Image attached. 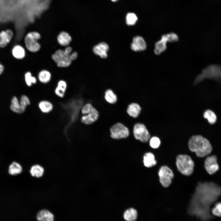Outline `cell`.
<instances>
[{
    "mask_svg": "<svg viewBox=\"0 0 221 221\" xmlns=\"http://www.w3.org/2000/svg\"><path fill=\"white\" fill-rule=\"evenodd\" d=\"M64 50L67 54L70 55L71 53L72 48L70 46H67L65 48Z\"/></svg>",
    "mask_w": 221,
    "mask_h": 221,
    "instance_id": "d590c367",
    "label": "cell"
},
{
    "mask_svg": "<svg viewBox=\"0 0 221 221\" xmlns=\"http://www.w3.org/2000/svg\"><path fill=\"white\" fill-rule=\"evenodd\" d=\"M176 164L179 171L184 175L189 176L193 172L194 163L191 158L188 155H178L176 157Z\"/></svg>",
    "mask_w": 221,
    "mask_h": 221,
    "instance_id": "277c9868",
    "label": "cell"
},
{
    "mask_svg": "<svg viewBox=\"0 0 221 221\" xmlns=\"http://www.w3.org/2000/svg\"><path fill=\"white\" fill-rule=\"evenodd\" d=\"M146 43L143 37L140 36L134 37L131 45V49L135 52L145 50L146 48Z\"/></svg>",
    "mask_w": 221,
    "mask_h": 221,
    "instance_id": "8fae6325",
    "label": "cell"
},
{
    "mask_svg": "<svg viewBox=\"0 0 221 221\" xmlns=\"http://www.w3.org/2000/svg\"><path fill=\"white\" fill-rule=\"evenodd\" d=\"M188 145L189 149L199 157L207 155L212 150L209 141L200 135L192 136L189 140Z\"/></svg>",
    "mask_w": 221,
    "mask_h": 221,
    "instance_id": "6da1fadb",
    "label": "cell"
},
{
    "mask_svg": "<svg viewBox=\"0 0 221 221\" xmlns=\"http://www.w3.org/2000/svg\"><path fill=\"white\" fill-rule=\"evenodd\" d=\"M70 55L67 54L64 50L60 49L53 54L52 58L58 66L67 67L70 65L72 61Z\"/></svg>",
    "mask_w": 221,
    "mask_h": 221,
    "instance_id": "52a82bcc",
    "label": "cell"
},
{
    "mask_svg": "<svg viewBox=\"0 0 221 221\" xmlns=\"http://www.w3.org/2000/svg\"><path fill=\"white\" fill-rule=\"evenodd\" d=\"M158 174L160 182L162 186L164 187H169L171 184L174 176L172 171L168 167L163 166L159 170Z\"/></svg>",
    "mask_w": 221,
    "mask_h": 221,
    "instance_id": "9c48e42d",
    "label": "cell"
},
{
    "mask_svg": "<svg viewBox=\"0 0 221 221\" xmlns=\"http://www.w3.org/2000/svg\"><path fill=\"white\" fill-rule=\"evenodd\" d=\"M67 88V84L64 80H59L55 89L54 93L59 98H62L64 97Z\"/></svg>",
    "mask_w": 221,
    "mask_h": 221,
    "instance_id": "9a60e30c",
    "label": "cell"
},
{
    "mask_svg": "<svg viewBox=\"0 0 221 221\" xmlns=\"http://www.w3.org/2000/svg\"><path fill=\"white\" fill-rule=\"evenodd\" d=\"M4 70V67L3 65L0 63V75L3 72Z\"/></svg>",
    "mask_w": 221,
    "mask_h": 221,
    "instance_id": "8d00e7d4",
    "label": "cell"
},
{
    "mask_svg": "<svg viewBox=\"0 0 221 221\" xmlns=\"http://www.w3.org/2000/svg\"><path fill=\"white\" fill-rule=\"evenodd\" d=\"M13 36V33L10 29L3 30L0 32V47L4 48L9 43Z\"/></svg>",
    "mask_w": 221,
    "mask_h": 221,
    "instance_id": "5bb4252c",
    "label": "cell"
},
{
    "mask_svg": "<svg viewBox=\"0 0 221 221\" xmlns=\"http://www.w3.org/2000/svg\"><path fill=\"white\" fill-rule=\"evenodd\" d=\"M166 34L169 42H176L179 39L178 36L175 33H170Z\"/></svg>",
    "mask_w": 221,
    "mask_h": 221,
    "instance_id": "836d02e7",
    "label": "cell"
},
{
    "mask_svg": "<svg viewBox=\"0 0 221 221\" xmlns=\"http://www.w3.org/2000/svg\"><path fill=\"white\" fill-rule=\"evenodd\" d=\"M221 65L210 64L202 70L201 73L196 77L194 83L197 84L206 78L221 81Z\"/></svg>",
    "mask_w": 221,
    "mask_h": 221,
    "instance_id": "7a4b0ae2",
    "label": "cell"
},
{
    "mask_svg": "<svg viewBox=\"0 0 221 221\" xmlns=\"http://www.w3.org/2000/svg\"><path fill=\"white\" fill-rule=\"evenodd\" d=\"M211 213L214 216L221 217V202H218L215 204L211 209Z\"/></svg>",
    "mask_w": 221,
    "mask_h": 221,
    "instance_id": "4dcf8cb0",
    "label": "cell"
},
{
    "mask_svg": "<svg viewBox=\"0 0 221 221\" xmlns=\"http://www.w3.org/2000/svg\"><path fill=\"white\" fill-rule=\"evenodd\" d=\"M133 133L135 138L142 142H146L150 139L149 132L145 126L142 123H137L134 125Z\"/></svg>",
    "mask_w": 221,
    "mask_h": 221,
    "instance_id": "ba28073f",
    "label": "cell"
},
{
    "mask_svg": "<svg viewBox=\"0 0 221 221\" xmlns=\"http://www.w3.org/2000/svg\"><path fill=\"white\" fill-rule=\"evenodd\" d=\"M111 0L113 2H116V1H118V0Z\"/></svg>",
    "mask_w": 221,
    "mask_h": 221,
    "instance_id": "74e56055",
    "label": "cell"
},
{
    "mask_svg": "<svg viewBox=\"0 0 221 221\" xmlns=\"http://www.w3.org/2000/svg\"><path fill=\"white\" fill-rule=\"evenodd\" d=\"M83 115L81 117V122L86 125H90L96 121L99 117L98 110L91 103H87L84 104L81 109Z\"/></svg>",
    "mask_w": 221,
    "mask_h": 221,
    "instance_id": "3957f363",
    "label": "cell"
},
{
    "mask_svg": "<svg viewBox=\"0 0 221 221\" xmlns=\"http://www.w3.org/2000/svg\"><path fill=\"white\" fill-rule=\"evenodd\" d=\"M38 78L39 81L41 83L44 84L47 83L51 79V74L47 70H42L38 73Z\"/></svg>",
    "mask_w": 221,
    "mask_h": 221,
    "instance_id": "d4e9b609",
    "label": "cell"
},
{
    "mask_svg": "<svg viewBox=\"0 0 221 221\" xmlns=\"http://www.w3.org/2000/svg\"><path fill=\"white\" fill-rule=\"evenodd\" d=\"M38 107L40 111L44 114L51 112L54 108L52 103L47 100H42L40 101L38 103Z\"/></svg>",
    "mask_w": 221,
    "mask_h": 221,
    "instance_id": "e0dca14e",
    "label": "cell"
},
{
    "mask_svg": "<svg viewBox=\"0 0 221 221\" xmlns=\"http://www.w3.org/2000/svg\"><path fill=\"white\" fill-rule=\"evenodd\" d=\"M44 172V169L43 168L38 165L33 166L30 170V173L32 176L37 178L41 177Z\"/></svg>",
    "mask_w": 221,
    "mask_h": 221,
    "instance_id": "484cf974",
    "label": "cell"
},
{
    "mask_svg": "<svg viewBox=\"0 0 221 221\" xmlns=\"http://www.w3.org/2000/svg\"><path fill=\"white\" fill-rule=\"evenodd\" d=\"M108 45L104 42L99 43L95 45L93 48V52L96 55H99L102 58H106L107 56V52L109 49Z\"/></svg>",
    "mask_w": 221,
    "mask_h": 221,
    "instance_id": "7c38bea8",
    "label": "cell"
},
{
    "mask_svg": "<svg viewBox=\"0 0 221 221\" xmlns=\"http://www.w3.org/2000/svg\"><path fill=\"white\" fill-rule=\"evenodd\" d=\"M25 79L27 85L31 87L33 84L36 83L37 80L36 78L32 75L30 72H26L25 75Z\"/></svg>",
    "mask_w": 221,
    "mask_h": 221,
    "instance_id": "f1b7e54d",
    "label": "cell"
},
{
    "mask_svg": "<svg viewBox=\"0 0 221 221\" xmlns=\"http://www.w3.org/2000/svg\"><path fill=\"white\" fill-rule=\"evenodd\" d=\"M143 162L144 166L148 168L152 167L155 165L157 163L154 155L150 152L146 153L144 154Z\"/></svg>",
    "mask_w": 221,
    "mask_h": 221,
    "instance_id": "ffe728a7",
    "label": "cell"
},
{
    "mask_svg": "<svg viewBox=\"0 0 221 221\" xmlns=\"http://www.w3.org/2000/svg\"><path fill=\"white\" fill-rule=\"evenodd\" d=\"M141 110V107L138 103H132L128 105L126 111L129 116L136 118L139 115Z\"/></svg>",
    "mask_w": 221,
    "mask_h": 221,
    "instance_id": "2e32d148",
    "label": "cell"
},
{
    "mask_svg": "<svg viewBox=\"0 0 221 221\" xmlns=\"http://www.w3.org/2000/svg\"><path fill=\"white\" fill-rule=\"evenodd\" d=\"M41 35L37 32H31L28 33L25 38V43L26 47L29 51L36 52L38 51L41 48L38 40L41 38Z\"/></svg>",
    "mask_w": 221,
    "mask_h": 221,
    "instance_id": "8992f818",
    "label": "cell"
},
{
    "mask_svg": "<svg viewBox=\"0 0 221 221\" xmlns=\"http://www.w3.org/2000/svg\"><path fill=\"white\" fill-rule=\"evenodd\" d=\"M22 170L21 165L18 163L14 162L10 165L8 173L10 174L15 175L20 174Z\"/></svg>",
    "mask_w": 221,
    "mask_h": 221,
    "instance_id": "4316f807",
    "label": "cell"
},
{
    "mask_svg": "<svg viewBox=\"0 0 221 221\" xmlns=\"http://www.w3.org/2000/svg\"><path fill=\"white\" fill-rule=\"evenodd\" d=\"M78 56V54L76 52L71 53L70 55V57L71 60H73L76 59Z\"/></svg>",
    "mask_w": 221,
    "mask_h": 221,
    "instance_id": "e575fe53",
    "label": "cell"
},
{
    "mask_svg": "<svg viewBox=\"0 0 221 221\" xmlns=\"http://www.w3.org/2000/svg\"><path fill=\"white\" fill-rule=\"evenodd\" d=\"M20 103L23 108L26 109L27 107L30 105V101L29 98L26 95H23L21 97Z\"/></svg>",
    "mask_w": 221,
    "mask_h": 221,
    "instance_id": "d6a6232c",
    "label": "cell"
},
{
    "mask_svg": "<svg viewBox=\"0 0 221 221\" xmlns=\"http://www.w3.org/2000/svg\"><path fill=\"white\" fill-rule=\"evenodd\" d=\"M72 38L70 35L65 32H61L57 36V41L62 46H68Z\"/></svg>",
    "mask_w": 221,
    "mask_h": 221,
    "instance_id": "ac0fdd59",
    "label": "cell"
},
{
    "mask_svg": "<svg viewBox=\"0 0 221 221\" xmlns=\"http://www.w3.org/2000/svg\"><path fill=\"white\" fill-rule=\"evenodd\" d=\"M138 213L134 208H130L125 211L124 214V218L126 221H135L137 219Z\"/></svg>",
    "mask_w": 221,
    "mask_h": 221,
    "instance_id": "cb8c5ba5",
    "label": "cell"
},
{
    "mask_svg": "<svg viewBox=\"0 0 221 221\" xmlns=\"http://www.w3.org/2000/svg\"><path fill=\"white\" fill-rule=\"evenodd\" d=\"M104 98L106 101L110 104H114L118 101L117 95L111 89H107L105 92Z\"/></svg>",
    "mask_w": 221,
    "mask_h": 221,
    "instance_id": "7402d4cb",
    "label": "cell"
},
{
    "mask_svg": "<svg viewBox=\"0 0 221 221\" xmlns=\"http://www.w3.org/2000/svg\"><path fill=\"white\" fill-rule=\"evenodd\" d=\"M169 42L166 34L163 35L160 40L157 41L155 45L154 52L156 55H159L167 48L166 44Z\"/></svg>",
    "mask_w": 221,
    "mask_h": 221,
    "instance_id": "4fadbf2b",
    "label": "cell"
},
{
    "mask_svg": "<svg viewBox=\"0 0 221 221\" xmlns=\"http://www.w3.org/2000/svg\"><path fill=\"white\" fill-rule=\"evenodd\" d=\"M110 136L114 139H120L128 137L130 134L129 128L123 123L118 122L110 128Z\"/></svg>",
    "mask_w": 221,
    "mask_h": 221,
    "instance_id": "5b68a950",
    "label": "cell"
},
{
    "mask_svg": "<svg viewBox=\"0 0 221 221\" xmlns=\"http://www.w3.org/2000/svg\"><path fill=\"white\" fill-rule=\"evenodd\" d=\"M204 117L207 119L209 122L211 124L215 123L216 120V116L215 113L212 110H208L205 111L204 114Z\"/></svg>",
    "mask_w": 221,
    "mask_h": 221,
    "instance_id": "83f0119b",
    "label": "cell"
},
{
    "mask_svg": "<svg viewBox=\"0 0 221 221\" xmlns=\"http://www.w3.org/2000/svg\"><path fill=\"white\" fill-rule=\"evenodd\" d=\"M10 108L12 111L18 114L23 113L26 109L21 105L17 98L15 96L12 99Z\"/></svg>",
    "mask_w": 221,
    "mask_h": 221,
    "instance_id": "44dd1931",
    "label": "cell"
},
{
    "mask_svg": "<svg viewBox=\"0 0 221 221\" xmlns=\"http://www.w3.org/2000/svg\"><path fill=\"white\" fill-rule=\"evenodd\" d=\"M161 141L159 138L156 137H153L150 140L149 145L150 146L154 149H157L160 146Z\"/></svg>",
    "mask_w": 221,
    "mask_h": 221,
    "instance_id": "1f68e13d",
    "label": "cell"
},
{
    "mask_svg": "<svg viewBox=\"0 0 221 221\" xmlns=\"http://www.w3.org/2000/svg\"><path fill=\"white\" fill-rule=\"evenodd\" d=\"M12 52L14 57L17 59H22L25 56V49L23 47L19 45L15 46L13 48Z\"/></svg>",
    "mask_w": 221,
    "mask_h": 221,
    "instance_id": "603a6c76",
    "label": "cell"
},
{
    "mask_svg": "<svg viewBox=\"0 0 221 221\" xmlns=\"http://www.w3.org/2000/svg\"><path fill=\"white\" fill-rule=\"evenodd\" d=\"M204 166L209 174L212 175L216 173L219 168L216 157L215 155L207 157L205 160Z\"/></svg>",
    "mask_w": 221,
    "mask_h": 221,
    "instance_id": "30bf717a",
    "label": "cell"
},
{
    "mask_svg": "<svg viewBox=\"0 0 221 221\" xmlns=\"http://www.w3.org/2000/svg\"><path fill=\"white\" fill-rule=\"evenodd\" d=\"M138 18L134 13H129L126 16V24L129 25H134L137 21Z\"/></svg>",
    "mask_w": 221,
    "mask_h": 221,
    "instance_id": "f546056e",
    "label": "cell"
},
{
    "mask_svg": "<svg viewBox=\"0 0 221 221\" xmlns=\"http://www.w3.org/2000/svg\"><path fill=\"white\" fill-rule=\"evenodd\" d=\"M37 219L38 221H53L54 216L49 211L43 209L38 213Z\"/></svg>",
    "mask_w": 221,
    "mask_h": 221,
    "instance_id": "d6986e66",
    "label": "cell"
}]
</instances>
